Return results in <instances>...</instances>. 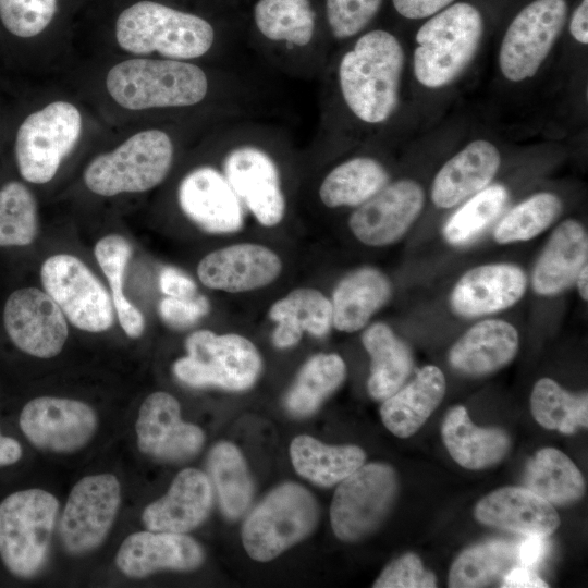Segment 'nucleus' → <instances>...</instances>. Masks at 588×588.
Returning <instances> with one entry per match:
<instances>
[{
    "label": "nucleus",
    "mask_w": 588,
    "mask_h": 588,
    "mask_svg": "<svg viewBox=\"0 0 588 588\" xmlns=\"http://www.w3.org/2000/svg\"><path fill=\"white\" fill-rule=\"evenodd\" d=\"M159 286L170 297L183 298L196 295L195 282L182 271L173 267H164L159 277Z\"/></svg>",
    "instance_id": "obj_49"
},
{
    "label": "nucleus",
    "mask_w": 588,
    "mask_h": 588,
    "mask_svg": "<svg viewBox=\"0 0 588 588\" xmlns=\"http://www.w3.org/2000/svg\"><path fill=\"white\" fill-rule=\"evenodd\" d=\"M500 154L489 142L478 139L452 157L438 172L431 199L439 208H451L483 189L500 167Z\"/></svg>",
    "instance_id": "obj_25"
},
{
    "label": "nucleus",
    "mask_w": 588,
    "mask_h": 588,
    "mask_svg": "<svg viewBox=\"0 0 588 588\" xmlns=\"http://www.w3.org/2000/svg\"><path fill=\"white\" fill-rule=\"evenodd\" d=\"M183 212L200 229L213 234L234 233L242 229V201L223 173L211 167L191 171L177 191Z\"/></svg>",
    "instance_id": "obj_19"
},
{
    "label": "nucleus",
    "mask_w": 588,
    "mask_h": 588,
    "mask_svg": "<svg viewBox=\"0 0 588 588\" xmlns=\"http://www.w3.org/2000/svg\"><path fill=\"white\" fill-rule=\"evenodd\" d=\"M549 552V541L544 536L530 535L517 548V559L523 566L534 568Z\"/></svg>",
    "instance_id": "obj_51"
},
{
    "label": "nucleus",
    "mask_w": 588,
    "mask_h": 588,
    "mask_svg": "<svg viewBox=\"0 0 588 588\" xmlns=\"http://www.w3.org/2000/svg\"><path fill=\"white\" fill-rule=\"evenodd\" d=\"M57 0H0V20L17 37L41 33L51 22Z\"/></svg>",
    "instance_id": "obj_45"
},
{
    "label": "nucleus",
    "mask_w": 588,
    "mask_h": 588,
    "mask_svg": "<svg viewBox=\"0 0 588 588\" xmlns=\"http://www.w3.org/2000/svg\"><path fill=\"white\" fill-rule=\"evenodd\" d=\"M475 517L485 525L526 536L548 537L560 525L550 502L524 487H503L483 497Z\"/></svg>",
    "instance_id": "obj_24"
},
{
    "label": "nucleus",
    "mask_w": 588,
    "mask_h": 588,
    "mask_svg": "<svg viewBox=\"0 0 588 588\" xmlns=\"http://www.w3.org/2000/svg\"><path fill=\"white\" fill-rule=\"evenodd\" d=\"M209 478L195 468L180 471L168 492L150 503L142 519L148 530L184 534L199 526L212 506Z\"/></svg>",
    "instance_id": "obj_23"
},
{
    "label": "nucleus",
    "mask_w": 588,
    "mask_h": 588,
    "mask_svg": "<svg viewBox=\"0 0 588 588\" xmlns=\"http://www.w3.org/2000/svg\"><path fill=\"white\" fill-rule=\"evenodd\" d=\"M516 558L517 549L504 541H491L469 548L451 566L449 587H486L505 574Z\"/></svg>",
    "instance_id": "obj_41"
},
{
    "label": "nucleus",
    "mask_w": 588,
    "mask_h": 588,
    "mask_svg": "<svg viewBox=\"0 0 588 588\" xmlns=\"http://www.w3.org/2000/svg\"><path fill=\"white\" fill-rule=\"evenodd\" d=\"M421 186L412 180L387 184L358 206L348 220L355 237L369 246L396 242L409 229L424 206Z\"/></svg>",
    "instance_id": "obj_17"
},
{
    "label": "nucleus",
    "mask_w": 588,
    "mask_h": 588,
    "mask_svg": "<svg viewBox=\"0 0 588 588\" xmlns=\"http://www.w3.org/2000/svg\"><path fill=\"white\" fill-rule=\"evenodd\" d=\"M277 323L272 342L279 348L296 345L304 332L321 338L332 327V304L318 290L299 287L274 302L268 311Z\"/></svg>",
    "instance_id": "obj_29"
},
{
    "label": "nucleus",
    "mask_w": 588,
    "mask_h": 588,
    "mask_svg": "<svg viewBox=\"0 0 588 588\" xmlns=\"http://www.w3.org/2000/svg\"><path fill=\"white\" fill-rule=\"evenodd\" d=\"M507 191L503 185L485 187L467 200L446 221L443 236L451 245H465L493 222L504 208Z\"/></svg>",
    "instance_id": "obj_42"
},
{
    "label": "nucleus",
    "mask_w": 588,
    "mask_h": 588,
    "mask_svg": "<svg viewBox=\"0 0 588 588\" xmlns=\"http://www.w3.org/2000/svg\"><path fill=\"white\" fill-rule=\"evenodd\" d=\"M209 311V302L203 295L191 297H166L159 304L162 320L174 329H185L195 324Z\"/></svg>",
    "instance_id": "obj_48"
},
{
    "label": "nucleus",
    "mask_w": 588,
    "mask_h": 588,
    "mask_svg": "<svg viewBox=\"0 0 588 588\" xmlns=\"http://www.w3.org/2000/svg\"><path fill=\"white\" fill-rule=\"evenodd\" d=\"M120 47L136 54L154 51L173 60L194 59L212 46L215 32L204 19L152 1L124 10L115 25Z\"/></svg>",
    "instance_id": "obj_3"
},
{
    "label": "nucleus",
    "mask_w": 588,
    "mask_h": 588,
    "mask_svg": "<svg viewBox=\"0 0 588 588\" xmlns=\"http://www.w3.org/2000/svg\"><path fill=\"white\" fill-rule=\"evenodd\" d=\"M480 12L458 2L438 12L417 32L414 73L424 86L438 88L452 82L475 56L482 35Z\"/></svg>",
    "instance_id": "obj_4"
},
{
    "label": "nucleus",
    "mask_w": 588,
    "mask_h": 588,
    "mask_svg": "<svg viewBox=\"0 0 588 588\" xmlns=\"http://www.w3.org/2000/svg\"><path fill=\"white\" fill-rule=\"evenodd\" d=\"M382 0H326L327 19L336 38L352 37L376 15Z\"/></svg>",
    "instance_id": "obj_46"
},
{
    "label": "nucleus",
    "mask_w": 588,
    "mask_h": 588,
    "mask_svg": "<svg viewBox=\"0 0 588 588\" xmlns=\"http://www.w3.org/2000/svg\"><path fill=\"white\" fill-rule=\"evenodd\" d=\"M562 211V203L551 193L536 194L514 207L494 229L500 244L528 241L544 231Z\"/></svg>",
    "instance_id": "obj_43"
},
{
    "label": "nucleus",
    "mask_w": 588,
    "mask_h": 588,
    "mask_svg": "<svg viewBox=\"0 0 588 588\" xmlns=\"http://www.w3.org/2000/svg\"><path fill=\"white\" fill-rule=\"evenodd\" d=\"M524 271L511 264H492L468 270L455 284L451 306L463 317H478L509 308L526 290Z\"/></svg>",
    "instance_id": "obj_22"
},
{
    "label": "nucleus",
    "mask_w": 588,
    "mask_h": 588,
    "mask_svg": "<svg viewBox=\"0 0 588 588\" xmlns=\"http://www.w3.org/2000/svg\"><path fill=\"white\" fill-rule=\"evenodd\" d=\"M106 85L110 96L131 110L193 106L208 90L200 68L173 59L123 61L109 71Z\"/></svg>",
    "instance_id": "obj_2"
},
{
    "label": "nucleus",
    "mask_w": 588,
    "mask_h": 588,
    "mask_svg": "<svg viewBox=\"0 0 588 588\" xmlns=\"http://www.w3.org/2000/svg\"><path fill=\"white\" fill-rule=\"evenodd\" d=\"M375 588H433L436 576L424 568L420 559L406 553L389 564L372 585Z\"/></svg>",
    "instance_id": "obj_47"
},
{
    "label": "nucleus",
    "mask_w": 588,
    "mask_h": 588,
    "mask_svg": "<svg viewBox=\"0 0 588 588\" xmlns=\"http://www.w3.org/2000/svg\"><path fill=\"white\" fill-rule=\"evenodd\" d=\"M40 279L45 292L79 330L102 332L113 324L111 296L77 257L58 254L47 258L40 269Z\"/></svg>",
    "instance_id": "obj_11"
},
{
    "label": "nucleus",
    "mask_w": 588,
    "mask_h": 588,
    "mask_svg": "<svg viewBox=\"0 0 588 588\" xmlns=\"http://www.w3.org/2000/svg\"><path fill=\"white\" fill-rule=\"evenodd\" d=\"M518 348V333L500 319L483 320L473 326L452 346L451 365L468 375H485L510 363Z\"/></svg>",
    "instance_id": "obj_27"
},
{
    "label": "nucleus",
    "mask_w": 588,
    "mask_h": 588,
    "mask_svg": "<svg viewBox=\"0 0 588 588\" xmlns=\"http://www.w3.org/2000/svg\"><path fill=\"white\" fill-rule=\"evenodd\" d=\"M319 507L301 485L283 483L271 490L246 517L242 542L255 561L267 562L306 538L317 525Z\"/></svg>",
    "instance_id": "obj_6"
},
{
    "label": "nucleus",
    "mask_w": 588,
    "mask_h": 588,
    "mask_svg": "<svg viewBox=\"0 0 588 588\" xmlns=\"http://www.w3.org/2000/svg\"><path fill=\"white\" fill-rule=\"evenodd\" d=\"M20 427L26 438L39 449L73 452L91 439L97 428V416L84 402L40 396L23 407Z\"/></svg>",
    "instance_id": "obj_15"
},
{
    "label": "nucleus",
    "mask_w": 588,
    "mask_h": 588,
    "mask_svg": "<svg viewBox=\"0 0 588 588\" xmlns=\"http://www.w3.org/2000/svg\"><path fill=\"white\" fill-rule=\"evenodd\" d=\"M395 10L406 19L417 20L440 12L454 0H392Z\"/></svg>",
    "instance_id": "obj_50"
},
{
    "label": "nucleus",
    "mask_w": 588,
    "mask_h": 588,
    "mask_svg": "<svg viewBox=\"0 0 588 588\" xmlns=\"http://www.w3.org/2000/svg\"><path fill=\"white\" fill-rule=\"evenodd\" d=\"M59 502L45 490L14 492L0 503V556L15 576L29 578L47 560Z\"/></svg>",
    "instance_id": "obj_5"
},
{
    "label": "nucleus",
    "mask_w": 588,
    "mask_h": 588,
    "mask_svg": "<svg viewBox=\"0 0 588 588\" xmlns=\"http://www.w3.org/2000/svg\"><path fill=\"white\" fill-rule=\"evenodd\" d=\"M442 440L450 455L467 469H482L499 463L510 449L501 429L475 426L464 406L451 408L443 420Z\"/></svg>",
    "instance_id": "obj_30"
},
{
    "label": "nucleus",
    "mask_w": 588,
    "mask_h": 588,
    "mask_svg": "<svg viewBox=\"0 0 588 588\" xmlns=\"http://www.w3.org/2000/svg\"><path fill=\"white\" fill-rule=\"evenodd\" d=\"M534 418L547 429L569 434L578 427H587V393L573 395L549 378L538 380L530 396Z\"/></svg>",
    "instance_id": "obj_40"
},
{
    "label": "nucleus",
    "mask_w": 588,
    "mask_h": 588,
    "mask_svg": "<svg viewBox=\"0 0 588 588\" xmlns=\"http://www.w3.org/2000/svg\"><path fill=\"white\" fill-rule=\"evenodd\" d=\"M346 375L338 354H317L299 370L285 399L287 409L298 416L309 415L334 392Z\"/></svg>",
    "instance_id": "obj_37"
},
{
    "label": "nucleus",
    "mask_w": 588,
    "mask_h": 588,
    "mask_svg": "<svg viewBox=\"0 0 588 588\" xmlns=\"http://www.w3.org/2000/svg\"><path fill=\"white\" fill-rule=\"evenodd\" d=\"M389 182L381 163L368 157L350 159L332 169L323 179L319 196L329 208L359 206Z\"/></svg>",
    "instance_id": "obj_34"
},
{
    "label": "nucleus",
    "mask_w": 588,
    "mask_h": 588,
    "mask_svg": "<svg viewBox=\"0 0 588 588\" xmlns=\"http://www.w3.org/2000/svg\"><path fill=\"white\" fill-rule=\"evenodd\" d=\"M587 15L588 0H583L578 8L575 10L569 24V32L572 36L577 41L585 45L588 42Z\"/></svg>",
    "instance_id": "obj_53"
},
{
    "label": "nucleus",
    "mask_w": 588,
    "mask_h": 588,
    "mask_svg": "<svg viewBox=\"0 0 588 588\" xmlns=\"http://www.w3.org/2000/svg\"><path fill=\"white\" fill-rule=\"evenodd\" d=\"M95 257L111 289V298L123 331L130 338H138L144 332L145 319L139 309L126 297L123 281L132 247L119 234H109L99 240L94 249Z\"/></svg>",
    "instance_id": "obj_38"
},
{
    "label": "nucleus",
    "mask_w": 588,
    "mask_h": 588,
    "mask_svg": "<svg viewBox=\"0 0 588 588\" xmlns=\"http://www.w3.org/2000/svg\"><path fill=\"white\" fill-rule=\"evenodd\" d=\"M567 16L565 0H535L510 24L502 40L499 63L502 74L519 82L536 74Z\"/></svg>",
    "instance_id": "obj_12"
},
{
    "label": "nucleus",
    "mask_w": 588,
    "mask_h": 588,
    "mask_svg": "<svg viewBox=\"0 0 588 588\" xmlns=\"http://www.w3.org/2000/svg\"><path fill=\"white\" fill-rule=\"evenodd\" d=\"M185 347L187 355L174 363L173 371L191 387L243 391L256 382L261 370L256 346L240 334L198 330L187 336Z\"/></svg>",
    "instance_id": "obj_7"
},
{
    "label": "nucleus",
    "mask_w": 588,
    "mask_h": 588,
    "mask_svg": "<svg viewBox=\"0 0 588 588\" xmlns=\"http://www.w3.org/2000/svg\"><path fill=\"white\" fill-rule=\"evenodd\" d=\"M397 490L392 467L362 465L339 482L330 507L331 526L343 541H355L373 531L388 514Z\"/></svg>",
    "instance_id": "obj_10"
},
{
    "label": "nucleus",
    "mask_w": 588,
    "mask_h": 588,
    "mask_svg": "<svg viewBox=\"0 0 588 588\" xmlns=\"http://www.w3.org/2000/svg\"><path fill=\"white\" fill-rule=\"evenodd\" d=\"M38 231L37 204L29 189L10 182L0 189V246H26Z\"/></svg>",
    "instance_id": "obj_44"
},
{
    "label": "nucleus",
    "mask_w": 588,
    "mask_h": 588,
    "mask_svg": "<svg viewBox=\"0 0 588 588\" xmlns=\"http://www.w3.org/2000/svg\"><path fill=\"white\" fill-rule=\"evenodd\" d=\"M444 394L442 371L432 365L425 366L408 384L383 400L380 407L382 422L396 437H411L438 407Z\"/></svg>",
    "instance_id": "obj_28"
},
{
    "label": "nucleus",
    "mask_w": 588,
    "mask_h": 588,
    "mask_svg": "<svg viewBox=\"0 0 588 588\" xmlns=\"http://www.w3.org/2000/svg\"><path fill=\"white\" fill-rule=\"evenodd\" d=\"M587 271H588V268H587V265H585L580 269V271H579V273L577 275V279H576L579 294H580V296H581V298L584 301L588 299V286H587L588 277H587Z\"/></svg>",
    "instance_id": "obj_55"
},
{
    "label": "nucleus",
    "mask_w": 588,
    "mask_h": 588,
    "mask_svg": "<svg viewBox=\"0 0 588 588\" xmlns=\"http://www.w3.org/2000/svg\"><path fill=\"white\" fill-rule=\"evenodd\" d=\"M501 587L505 588H547L548 584L525 566L510 568L503 576Z\"/></svg>",
    "instance_id": "obj_52"
},
{
    "label": "nucleus",
    "mask_w": 588,
    "mask_h": 588,
    "mask_svg": "<svg viewBox=\"0 0 588 588\" xmlns=\"http://www.w3.org/2000/svg\"><path fill=\"white\" fill-rule=\"evenodd\" d=\"M526 488L551 504H568L585 492L581 473L573 461L560 450L544 448L526 466Z\"/></svg>",
    "instance_id": "obj_35"
},
{
    "label": "nucleus",
    "mask_w": 588,
    "mask_h": 588,
    "mask_svg": "<svg viewBox=\"0 0 588 588\" xmlns=\"http://www.w3.org/2000/svg\"><path fill=\"white\" fill-rule=\"evenodd\" d=\"M22 456L20 443L10 437L0 433V466L14 464Z\"/></svg>",
    "instance_id": "obj_54"
},
{
    "label": "nucleus",
    "mask_w": 588,
    "mask_h": 588,
    "mask_svg": "<svg viewBox=\"0 0 588 588\" xmlns=\"http://www.w3.org/2000/svg\"><path fill=\"white\" fill-rule=\"evenodd\" d=\"M223 174L261 225L282 221L285 199L278 167L267 152L255 146L236 147L224 159Z\"/></svg>",
    "instance_id": "obj_16"
},
{
    "label": "nucleus",
    "mask_w": 588,
    "mask_h": 588,
    "mask_svg": "<svg viewBox=\"0 0 588 588\" xmlns=\"http://www.w3.org/2000/svg\"><path fill=\"white\" fill-rule=\"evenodd\" d=\"M204 561L193 538L177 532L139 531L121 544L115 563L127 577L140 578L161 569L191 571Z\"/></svg>",
    "instance_id": "obj_21"
},
{
    "label": "nucleus",
    "mask_w": 588,
    "mask_h": 588,
    "mask_svg": "<svg viewBox=\"0 0 588 588\" xmlns=\"http://www.w3.org/2000/svg\"><path fill=\"white\" fill-rule=\"evenodd\" d=\"M3 323L21 351L39 358L58 355L68 339L64 314L45 291L36 287L10 294L3 309Z\"/></svg>",
    "instance_id": "obj_14"
},
{
    "label": "nucleus",
    "mask_w": 588,
    "mask_h": 588,
    "mask_svg": "<svg viewBox=\"0 0 588 588\" xmlns=\"http://www.w3.org/2000/svg\"><path fill=\"white\" fill-rule=\"evenodd\" d=\"M254 17L259 32L270 40L303 47L314 35L315 15L309 0H259Z\"/></svg>",
    "instance_id": "obj_39"
},
{
    "label": "nucleus",
    "mask_w": 588,
    "mask_h": 588,
    "mask_svg": "<svg viewBox=\"0 0 588 588\" xmlns=\"http://www.w3.org/2000/svg\"><path fill=\"white\" fill-rule=\"evenodd\" d=\"M173 158L170 137L159 130L139 132L111 152L97 156L84 181L101 196L148 191L167 176Z\"/></svg>",
    "instance_id": "obj_8"
},
{
    "label": "nucleus",
    "mask_w": 588,
    "mask_h": 588,
    "mask_svg": "<svg viewBox=\"0 0 588 588\" xmlns=\"http://www.w3.org/2000/svg\"><path fill=\"white\" fill-rule=\"evenodd\" d=\"M404 63L399 40L371 30L347 51L339 68L340 87L351 111L367 123H381L394 111Z\"/></svg>",
    "instance_id": "obj_1"
},
{
    "label": "nucleus",
    "mask_w": 588,
    "mask_h": 588,
    "mask_svg": "<svg viewBox=\"0 0 588 588\" xmlns=\"http://www.w3.org/2000/svg\"><path fill=\"white\" fill-rule=\"evenodd\" d=\"M121 500L118 478L111 474L86 476L71 490L60 519L64 549L84 554L96 549L108 535Z\"/></svg>",
    "instance_id": "obj_13"
},
{
    "label": "nucleus",
    "mask_w": 588,
    "mask_h": 588,
    "mask_svg": "<svg viewBox=\"0 0 588 588\" xmlns=\"http://www.w3.org/2000/svg\"><path fill=\"white\" fill-rule=\"evenodd\" d=\"M391 296V283L381 271L365 267L344 277L332 295V326L343 332L362 329Z\"/></svg>",
    "instance_id": "obj_31"
},
{
    "label": "nucleus",
    "mask_w": 588,
    "mask_h": 588,
    "mask_svg": "<svg viewBox=\"0 0 588 588\" xmlns=\"http://www.w3.org/2000/svg\"><path fill=\"white\" fill-rule=\"evenodd\" d=\"M207 467L222 513L230 519L238 518L248 509L253 495L243 455L234 444L219 442L208 454Z\"/></svg>",
    "instance_id": "obj_36"
},
{
    "label": "nucleus",
    "mask_w": 588,
    "mask_h": 588,
    "mask_svg": "<svg viewBox=\"0 0 588 588\" xmlns=\"http://www.w3.org/2000/svg\"><path fill=\"white\" fill-rule=\"evenodd\" d=\"M81 130V113L70 102L54 101L28 115L15 142L21 175L35 184L49 182L74 148Z\"/></svg>",
    "instance_id": "obj_9"
},
{
    "label": "nucleus",
    "mask_w": 588,
    "mask_h": 588,
    "mask_svg": "<svg viewBox=\"0 0 588 588\" xmlns=\"http://www.w3.org/2000/svg\"><path fill=\"white\" fill-rule=\"evenodd\" d=\"M588 236L576 220L562 222L551 234L536 262L532 287L540 295H555L569 287L587 265Z\"/></svg>",
    "instance_id": "obj_26"
},
{
    "label": "nucleus",
    "mask_w": 588,
    "mask_h": 588,
    "mask_svg": "<svg viewBox=\"0 0 588 588\" xmlns=\"http://www.w3.org/2000/svg\"><path fill=\"white\" fill-rule=\"evenodd\" d=\"M282 271L280 257L253 243L230 245L209 253L197 267L200 282L212 290L248 292L273 282Z\"/></svg>",
    "instance_id": "obj_20"
},
{
    "label": "nucleus",
    "mask_w": 588,
    "mask_h": 588,
    "mask_svg": "<svg viewBox=\"0 0 588 588\" xmlns=\"http://www.w3.org/2000/svg\"><path fill=\"white\" fill-rule=\"evenodd\" d=\"M362 342L371 358L368 392L372 399L383 401L402 388L408 378L413 366L411 352L382 322L368 327Z\"/></svg>",
    "instance_id": "obj_32"
},
{
    "label": "nucleus",
    "mask_w": 588,
    "mask_h": 588,
    "mask_svg": "<svg viewBox=\"0 0 588 588\" xmlns=\"http://www.w3.org/2000/svg\"><path fill=\"white\" fill-rule=\"evenodd\" d=\"M135 429L139 451L168 462L193 457L205 439L199 427L182 420L177 400L161 391L151 393L143 402Z\"/></svg>",
    "instance_id": "obj_18"
},
{
    "label": "nucleus",
    "mask_w": 588,
    "mask_h": 588,
    "mask_svg": "<svg viewBox=\"0 0 588 588\" xmlns=\"http://www.w3.org/2000/svg\"><path fill=\"white\" fill-rule=\"evenodd\" d=\"M290 455L295 470L311 482L331 487L365 463V452L356 445H327L306 434L293 439Z\"/></svg>",
    "instance_id": "obj_33"
}]
</instances>
